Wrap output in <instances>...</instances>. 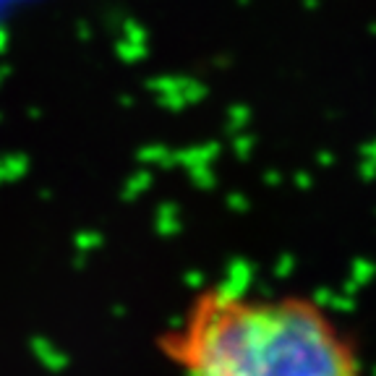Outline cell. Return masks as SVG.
Here are the masks:
<instances>
[{
  "label": "cell",
  "mask_w": 376,
  "mask_h": 376,
  "mask_svg": "<svg viewBox=\"0 0 376 376\" xmlns=\"http://www.w3.org/2000/svg\"><path fill=\"white\" fill-rule=\"evenodd\" d=\"M162 348L183 376H361L350 335L303 295L209 288Z\"/></svg>",
  "instance_id": "obj_1"
}]
</instances>
